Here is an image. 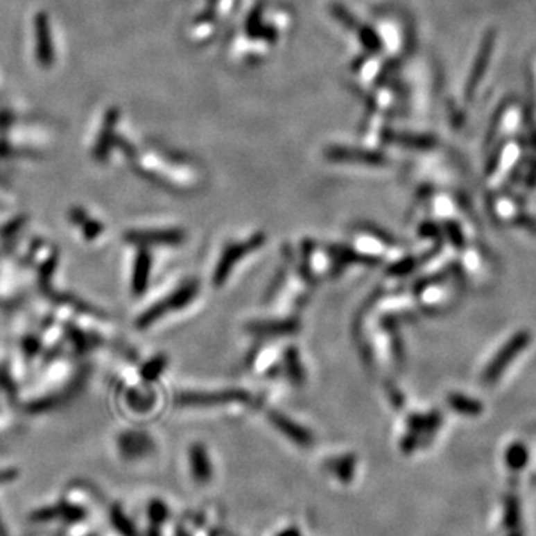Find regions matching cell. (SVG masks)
I'll return each mask as SVG.
<instances>
[{
    "label": "cell",
    "mask_w": 536,
    "mask_h": 536,
    "mask_svg": "<svg viewBox=\"0 0 536 536\" xmlns=\"http://www.w3.org/2000/svg\"><path fill=\"white\" fill-rule=\"evenodd\" d=\"M128 248V267L127 282L128 291L135 298L146 294L150 285V277L154 271L153 249L146 246L127 245Z\"/></svg>",
    "instance_id": "cell-8"
},
{
    "label": "cell",
    "mask_w": 536,
    "mask_h": 536,
    "mask_svg": "<svg viewBox=\"0 0 536 536\" xmlns=\"http://www.w3.org/2000/svg\"><path fill=\"white\" fill-rule=\"evenodd\" d=\"M442 423V414L438 410H432L428 414L413 413L407 419V433L402 437L401 449L410 454L419 447L426 446L435 437Z\"/></svg>",
    "instance_id": "cell-10"
},
{
    "label": "cell",
    "mask_w": 536,
    "mask_h": 536,
    "mask_svg": "<svg viewBox=\"0 0 536 536\" xmlns=\"http://www.w3.org/2000/svg\"><path fill=\"white\" fill-rule=\"evenodd\" d=\"M511 224L515 228H521L524 231L530 232V234H536V218H533L529 214H523V211H520V214L512 216Z\"/></svg>",
    "instance_id": "cell-27"
},
{
    "label": "cell",
    "mask_w": 536,
    "mask_h": 536,
    "mask_svg": "<svg viewBox=\"0 0 536 536\" xmlns=\"http://www.w3.org/2000/svg\"><path fill=\"white\" fill-rule=\"evenodd\" d=\"M19 477V469L17 467H0V484L12 483Z\"/></svg>",
    "instance_id": "cell-29"
},
{
    "label": "cell",
    "mask_w": 536,
    "mask_h": 536,
    "mask_svg": "<svg viewBox=\"0 0 536 536\" xmlns=\"http://www.w3.org/2000/svg\"><path fill=\"white\" fill-rule=\"evenodd\" d=\"M200 285L197 280H187L175 289H171L163 297L150 301L146 307L139 311L135 319V325L139 331L154 328L161 320L187 309L198 295Z\"/></svg>",
    "instance_id": "cell-4"
},
{
    "label": "cell",
    "mask_w": 536,
    "mask_h": 536,
    "mask_svg": "<svg viewBox=\"0 0 536 536\" xmlns=\"http://www.w3.org/2000/svg\"><path fill=\"white\" fill-rule=\"evenodd\" d=\"M328 469L332 475H336V478L341 483H350L353 480L356 469V458L352 454H345L340 458H332L328 462Z\"/></svg>",
    "instance_id": "cell-20"
},
{
    "label": "cell",
    "mask_w": 536,
    "mask_h": 536,
    "mask_svg": "<svg viewBox=\"0 0 536 536\" xmlns=\"http://www.w3.org/2000/svg\"><path fill=\"white\" fill-rule=\"evenodd\" d=\"M167 512L168 510L166 508V505L161 502V501H154L153 503L149 505V519H150V524L154 526H159L161 523H163L166 519H167Z\"/></svg>",
    "instance_id": "cell-28"
},
{
    "label": "cell",
    "mask_w": 536,
    "mask_h": 536,
    "mask_svg": "<svg viewBox=\"0 0 536 536\" xmlns=\"http://www.w3.org/2000/svg\"><path fill=\"white\" fill-rule=\"evenodd\" d=\"M267 237L264 232H255L246 239L241 240H231L222 249L221 255L218 258V264L214 268V275H211V282L216 288H221L231 276L232 270L236 268L237 264L254 254L257 249L264 246Z\"/></svg>",
    "instance_id": "cell-7"
},
{
    "label": "cell",
    "mask_w": 536,
    "mask_h": 536,
    "mask_svg": "<svg viewBox=\"0 0 536 536\" xmlns=\"http://www.w3.org/2000/svg\"><path fill=\"white\" fill-rule=\"evenodd\" d=\"M32 286V279L19 259L9 252H0V306L19 304Z\"/></svg>",
    "instance_id": "cell-6"
},
{
    "label": "cell",
    "mask_w": 536,
    "mask_h": 536,
    "mask_svg": "<svg viewBox=\"0 0 536 536\" xmlns=\"http://www.w3.org/2000/svg\"><path fill=\"white\" fill-rule=\"evenodd\" d=\"M248 329L258 337L289 336V334H294L300 329V320H297L295 318L258 320L255 323H249Z\"/></svg>",
    "instance_id": "cell-16"
},
{
    "label": "cell",
    "mask_w": 536,
    "mask_h": 536,
    "mask_svg": "<svg viewBox=\"0 0 536 536\" xmlns=\"http://www.w3.org/2000/svg\"><path fill=\"white\" fill-rule=\"evenodd\" d=\"M23 416L24 414L17 408V406H9L0 410V438L15 433L21 426Z\"/></svg>",
    "instance_id": "cell-21"
},
{
    "label": "cell",
    "mask_w": 536,
    "mask_h": 536,
    "mask_svg": "<svg viewBox=\"0 0 536 536\" xmlns=\"http://www.w3.org/2000/svg\"><path fill=\"white\" fill-rule=\"evenodd\" d=\"M110 521H112L116 532L123 536H137L133 523L128 520V517L124 514L123 508H121L119 505H115V507L110 510Z\"/></svg>",
    "instance_id": "cell-25"
},
{
    "label": "cell",
    "mask_w": 536,
    "mask_h": 536,
    "mask_svg": "<svg viewBox=\"0 0 536 536\" xmlns=\"http://www.w3.org/2000/svg\"><path fill=\"white\" fill-rule=\"evenodd\" d=\"M417 232H419V236L422 239H424V240H435L437 243H441L442 236H444L442 228L438 224H435V222H432V221H426V222H423V224H420Z\"/></svg>",
    "instance_id": "cell-26"
},
{
    "label": "cell",
    "mask_w": 536,
    "mask_h": 536,
    "mask_svg": "<svg viewBox=\"0 0 536 536\" xmlns=\"http://www.w3.org/2000/svg\"><path fill=\"white\" fill-rule=\"evenodd\" d=\"M9 406H15L14 404V398L11 393H9L2 384H0V410L5 408V407H9Z\"/></svg>",
    "instance_id": "cell-30"
},
{
    "label": "cell",
    "mask_w": 536,
    "mask_h": 536,
    "mask_svg": "<svg viewBox=\"0 0 536 536\" xmlns=\"http://www.w3.org/2000/svg\"><path fill=\"white\" fill-rule=\"evenodd\" d=\"M283 362H285V372L288 374L289 380L294 384H302L306 380V374L304 368H302V363L300 359V352L295 347H289L285 350V358H283Z\"/></svg>",
    "instance_id": "cell-22"
},
{
    "label": "cell",
    "mask_w": 536,
    "mask_h": 536,
    "mask_svg": "<svg viewBox=\"0 0 536 536\" xmlns=\"http://www.w3.org/2000/svg\"><path fill=\"white\" fill-rule=\"evenodd\" d=\"M126 245L146 248L179 246L185 241V231L176 227H130L123 232Z\"/></svg>",
    "instance_id": "cell-11"
},
{
    "label": "cell",
    "mask_w": 536,
    "mask_h": 536,
    "mask_svg": "<svg viewBox=\"0 0 536 536\" xmlns=\"http://www.w3.org/2000/svg\"><path fill=\"white\" fill-rule=\"evenodd\" d=\"M447 404L451 410H454L459 414H463V416H471V417L480 416L484 410L481 401L469 398L467 395H462V393H458V392L450 393L447 397Z\"/></svg>",
    "instance_id": "cell-19"
},
{
    "label": "cell",
    "mask_w": 536,
    "mask_h": 536,
    "mask_svg": "<svg viewBox=\"0 0 536 536\" xmlns=\"http://www.w3.org/2000/svg\"><path fill=\"white\" fill-rule=\"evenodd\" d=\"M9 254L15 255L24 266L37 294H48L58 289L57 277L62 257L53 240L27 231Z\"/></svg>",
    "instance_id": "cell-2"
},
{
    "label": "cell",
    "mask_w": 536,
    "mask_h": 536,
    "mask_svg": "<svg viewBox=\"0 0 536 536\" xmlns=\"http://www.w3.org/2000/svg\"><path fill=\"white\" fill-rule=\"evenodd\" d=\"M85 511L80 510L79 507H75V505H70L67 502L57 503L54 507L49 508H42L39 511H35L32 514V519L35 521H46V520H54V519H62L66 521H78L84 517Z\"/></svg>",
    "instance_id": "cell-18"
},
{
    "label": "cell",
    "mask_w": 536,
    "mask_h": 536,
    "mask_svg": "<svg viewBox=\"0 0 536 536\" xmlns=\"http://www.w3.org/2000/svg\"><path fill=\"white\" fill-rule=\"evenodd\" d=\"M188 463L192 478L198 484H207L214 477V468L205 444L196 442L188 449Z\"/></svg>",
    "instance_id": "cell-15"
},
{
    "label": "cell",
    "mask_w": 536,
    "mask_h": 536,
    "mask_svg": "<svg viewBox=\"0 0 536 536\" xmlns=\"http://www.w3.org/2000/svg\"><path fill=\"white\" fill-rule=\"evenodd\" d=\"M532 336L529 331H519L515 332L514 336L505 343V345L499 349L496 355L493 356V359L489 362V365L485 367L483 372V383L487 384V386H492L498 381V379L505 372V370L508 368L510 363L517 358L523 350L528 349L530 345Z\"/></svg>",
    "instance_id": "cell-12"
},
{
    "label": "cell",
    "mask_w": 536,
    "mask_h": 536,
    "mask_svg": "<svg viewBox=\"0 0 536 536\" xmlns=\"http://www.w3.org/2000/svg\"><path fill=\"white\" fill-rule=\"evenodd\" d=\"M441 228H442L444 236L447 237V240L450 241V245L454 249L459 250V252L467 249V245H468L467 237H465V232H463V230H462V227H460V224H459L458 221L446 219V221L442 222V227Z\"/></svg>",
    "instance_id": "cell-23"
},
{
    "label": "cell",
    "mask_w": 536,
    "mask_h": 536,
    "mask_svg": "<svg viewBox=\"0 0 536 536\" xmlns=\"http://www.w3.org/2000/svg\"><path fill=\"white\" fill-rule=\"evenodd\" d=\"M248 392L240 389L219 390V392H182L176 397V404L180 407H222L227 404L246 402Z\"/></svg>",
    "instance_id": "cell-13"
},
{
    "label": "cell",
    "mask_w": 536,
    "mask_h": 536,
    "mask_svg": "<svg viewBox=\"0 0 536 536\" xmlns=\"http://www.w3.org/2000/svg\"><path fill=\"white\" fill-rule=\"evenodd\" d=\"M154 384L140 376L135 359L119 363L112 377L115 407L130 417L150 416L158 410V395Z\"/></svg>",
    "instance_id": "cell-3"
},
{
    "label": "cell",
    "mask_w": 536,
    "mask_h": 536,
    "mask_svg": "<svg viewBox=\"0 0 536 536\" xmlns=\"http://www.w3.org/2000/svg\"><path fill=\"white\" fill-rule=\"evenodd\" d=\"M493 45H494V33L489 32L483 39L480 51L477 54V60H475L474 67H472V72H471V76L468 80V97H472L475 87H478V84H480V80L485 72V67H487V64L490 62V55L493 53Z\"/></svg>",
    "instance_id": "cell-17"
},
{
    "label": "cell",
    "mask_w": 536,
    "mask_h": 536,
    "mask_svg": "<svg viewBox=\"0 0 536 536\" xmlns=\"http://www.w3.org/2000/svg\"><path fill=\"white\" fill-rule=\"evenodd\" d=\"M268 420L273 423V426H276L280 433L285 435L292 442L297 444L300 447H310L313 446V435L309 432L304 426H301L295 420L289 419L286 414H282L279 411H270Z\"/></svg>",
    "instance_id": "cell-14"
},
{
    "label": "cell",
    "mask_w": 536,
    "mask_h": 536,
    "mask_svg": "<svg viewBox=\"0 0 536 536\" xmlns=\"http://www.w3.org/2000/svg\"><path fill=\"white\" fill-rule=\"evenodd\" d=\"M532 167H535L536 168V161H532V164H530Z\"/></svg>",
    "instance_id": "cell-31"
},
{
    "label": "cell",
    "mask_w": 536,
    "mask_h": 536,
    "mask_svg": "<svg viewBox=\"0 0 536 536\" xmlns=\"http://www.w3.org/2000/svg\"><path fill=\"white\" fill-rule=\"evenodd\" d=\"M114 447L123 460L136 462L153 456L157 450V442L145 429L124 428L114 435Z\"/></svg>",
    "instance_id": "cell-9"
},
{
    "label": "cell",
    "mask_w": 536,
    "mask_h": 536,
    "mask_svg": "<svg viewBox=\"0 0 536 536\" xmlns=\"http://www.w3.org/2000/svg\"><path fill=\"white\" fill-rule=\"evenodd\" d=\"M507 459L508 467L511 469H521L526 467V463L529 460V451L526 449L524 444L521 442H512L507 450Z\"/></svg>",
    "instance_id": "cell-24"
},
{
    "label": "cell",
    "mask_w": 536,
    "mask_h": 536,
    "mask_svg": "<svg viewBox=\"0 0 536 536\" xmlns=\"http://www.w3.org/2000/svg\"><path fill=\"white\" fill-rule=\"evenodd\" d=\"M87 359L72 353H57L48 358L17 390V408L26 416H35L67 406L85 388L89 376Z\"/></svg>",
    "instance_id": "cell-1"
},
{
    "label": "cell",
    "mask_w": 536,
    "mask_h": 536,
    "mask_svg": "<svg viewBox=\"0 0 536 536\" xmlns=\"http://www.w3.org/2000/svg\"><path fill=\"white\" fill-rule=\"evenodd\" d=\"M66 224L72 239L88 250L102 249L109 240L106 219L88 206H70L66 214Z\"/></svg>",
    "instance_id": "cell-5"
}]
</instances>
